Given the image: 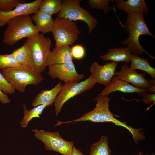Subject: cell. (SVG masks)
<instances>
[{"label":"cell","instance_id":"30bf717a","mask_svg":"<svg viewBox=\"0 0 155 155\" xmlns=\"http://www.w3.org/2000/svg\"><path fill=\"white\" fill-rule=\"evenodd\" d=\"M48 74L53 78H58L65 82L80 81L84 76L77 72L73 61L49 66Z\"/></svg>","mask_w":155,"mask_h":155},{"label":"cell","instance_id":"6da1fadb","mask_svg":"<svg viewBox=\"0 0 155 155\" xmlns=\"http://www.w3.org/2000/svg\"><path fill=\"white\" fill-rule=\"evenodd\" d=\"M124 27L129 32V37L124 39L122 44L127 45L132 54L139 56L144 52L148 54L150 58L154 60L155 57L146 51L141 45L139 41L140 37L142 35L155 37L150 32L144 18V14L135 13L127 14Z\"/></svg>","mask_w":155,"mask_h":155},{"label":"cell","instance_id":"4316f807","mask_svg":"<svg viewBox=\"0 0 155 155\" xmlns=\"http://www.w3.org/2000/svg\"><path fill=\"white\" fill-rule=\"evenodd\" d=\"M26 2L25 0H0V11H10L20 4L26 3Z\"/></svg>","mask_w":155,"mask_h":155},{"label":"cell","instance_id":"83f0119b","mask_svg":"<svg viewBox=\"0 0 155 155\" xmlns=\"http://www.w3.org/2000/svg\"><path fill=\"white\" fill-rule=\"evenodd\" d=\"M84 47L81 45L77 44L71 48V53L73 58L80 60L83 59L85 55Z\"/></svg>","mask_w":155,"mask_h":155},{"label":"cell","instance_id":"4dcf8cb0","mask_svg":"<svg viewBox=\"0 0 155 155\" xmlns=\"http://www.w3.org/2000/svg\"><path fill=\"white\" fill-rule=\"evenodd\" d=\"M8 96L3 92L0 89V102L3 104L9 103L11 102Z\"/></svg>","mask_w":155,"mask_h":155},{"label":"cell","instance_id":"8fae6325","mask_svg":"<svg viewBox=\"0 0 155 155\" xmlns=\"http://www.w3.org/2000/svg\"><path fill=\"white\" fill-rule=\"evenodd\" d=\"M42 1L36 0L29 3H22L10 11H0V27L7 24L10 20L16 17L36 13L39 10Z\"/></svg>","mask_w":155,"mask_h":155},{"label":"cell","instance_id":"2e32d148","mask_svg":"<svg viewBox=\"0 0 155 155\" xmlns=\"http://www.w3.org/2000/svg\"><path fill=\"white\" fill-rule=\"evenodd\" d=\"M71 48L70 46L67 45L55 47L50 53L47 61V66L73 61Z\"/></svg>","mask_w":155,"mask_h":155},{"label":"cell","instance_id":"ac0fdd59","mask_svg":"<svg viewBox=\"0 0 155 155\" xmlns=\"http://www.w3.org/2000/svg\"><path fill=\"white\" fill-rule=\"evenodd\" d=\"M132 53L129 49L126 48L115 47L108 49L107 53L100 56L103 61H111L118 63L124 62L125 63L130 62V59Z\"/></svg>","mask_w":155,"mask_h":155},{"label":"cell","instance_id":"e0dca14e","mask_svg":"<svg viewBox=\"0 0 155 155\" xmlns=\"http://www.w3.org/2000/svg\"><path fill=\"white\" fill-rule=\"evenodd\" d=\"M115 7L125 11L127 14L135 13H149V9L144 0H115Z\"/></svg>","mask_w":155,"mask_h":155},{"label":"cell","instance_id":"3957f363","mask_svg":"<svg viewBox=\"0 0 155 155\" xmlns=\"http://www.w3.org/2000/svg\"><path fill=\"white\" fill-rule=\"evenodd\" d=\"M1 73L13 88L24 93L26 86L37 85L44 80L41 73L30 66L21 65L1 70Z\"/></svg>","mask_w":155,"mask_h":155},{"label":"cell","instance_id":"f546056e","mask_svg":"<svg viewBox=\"0 0 155 155\" xmlns=\"http://www.w3.org/2000/svg\"><path fill=\"white\" fill-rule=\"evenodd\" d=\"M142 100L145 102L146 104H151L153 102L155 104V94L148 93L146 92L145 93L143 96Z\"/></svg>","mask_w":155,"mask_h":155},{"label":"cell","instance_id":"d4e9b609","mask_svg":"<svg viewBox=\"0 0 155 155\" xmlns=\"http://www.w3.org/2000/svg\"><path fill=\"white\" fill-rule=\"evenodd\" d=\"M20 65L12 53L0 54V69L16 67Z\"/></svg>","mask_w":155,"mask_h":155},{"label":"cell","instance_id":"9c48e42d","mask_svg":"<svg viewBox=\"0 0 155 155\" xmlns=\"http://www.w3.org/2000/svg\"><path fill=\"white\" fill-rule=\"evenodd\" d=\"M38 140L43 142L47 150L55 151L64 155H71L74 142L66 141L61 137L58 131L51 132L37 129L32 130Z\"/></svg>","mask_w":155,"mask_h":155},{"label":"cell","instance_id":"d6986e66","mask_svg":"<svg viewBox=\"0 0 155 155\" xmlns=\"http://www.w3.org/2000/svg\"><path fill=\"white\" fill-rule=\"evenodd\" d=\"M31 17L39 32L44 34L52 32L54 22L52 16L39 10Z\"/></svg>","mask_w":155,"mask_h":155},{"label":"cell","instance_id":"f1b7e54d","mask_svg":"<svg viewBox=\"0 0 155 155\" xmlns=\"http://www.w3.org/2000/svg\"><path fill=\"white\" fill-rule=\"evenodd\" d=\"M0 89L6 94H12L16 90L12 87L0 72Z\"/></svg>","mask_w":155,"mask_h":155},{"label":"cell","instance_id":"9a60e30c","mask_svg":"<svg viewBox=\"0 0 155 155\" xmlns=\"http://www.w3.org/2000/svg\"><path fill=\"white\" fill-rule=\"evenodd\" d=\"M62 85L60 82L50 90L41 91L33 100L32 106L34 107L40 105H46L48 107L52 106L60 92Z\"/></svg>","mask_w":155,"mask_h":155},{"label":"cell","instance_id":"7c38bea8","mask_svg":"<svg viewBox=\"0 0 155 155\" xmlns=\"http://www.w3.org/2000/svg\"><path fill=\"white\" fill-rule=\"evenodd\" d=\"M118 63L107 62L103 65H100L95 61L91 65L89 71L94 77L96 83L106 86L108 85L115 75V69Z\"/></svg>","mask_w":155,"mask_h":155},{"label":"cell","instance_id":"52a82bcc","mask_svg":"<svg viewBox=\"0 0 155 155\" xmlns=\"http://www.w3.org/2000/svg\"><path fill=\"white\" fill-rule=\"evenodd\" d=\"M96 83L91 75L84 81H70L65 82L54 102L55 112L57 116L64 104L70 98L92 89Z\"/></svg>","mask_w":155,"mask_h":155},{"label":"cell","instance_id":"484cf974","mask_svg":"<svg viewBox=\"0 0 155 155\" xmlns=\"http://www.w3.org/2000/svg\"><path fill=\"white\" fill-rule=\"evenodd\" d=\"M111 0H88L87 2L89 6L93 9H102L107 13L112 9L109 7V3Z\"/></svg>","mask_w":155,"mask_h":155},{"label":"cell","instance_id":"44dd1931","mask_svg":"<svg viewBox=\"0 0 155 155\" xmlns=\"http://www.w3.org/2000/svg\"><path fill=\"white\" fill-rule=\"evenodd\" d=\"M12 54L20 65L31 66L32 61L30 46L28 39L22 46L13 50Z\"/></svg>","mask_w":155,"mask_h":155},{"label":"cell","instance_id":"5bb4252c","mask_svg":"<svg viewBox=\"0 0 155 155\" xmlns=\"http://www.w3.org/2000/svg\"><path fill=\"white\" fill-rule=\"evenodd\" d=\"M116 91L129 93L135 92L142 96L148 91L147 89L136 88L128 83L121 80L115 76L98 96H108L112 92Z\"/></svg>","mask_w":155,"mask_h":155},{"label":"cell","instance_id":"7402d4cb","mask_svg":"<svg viewBox=\"0 0 155 155\" xmlns=\"http://www.w3.org/2000/svg\"><path fill=\"white\" fill-rule=\"evenodd\" d=\"M23 106L24 117L20 122L22 128L26 127L30 121L34 118H40V115H41L44 109L47 106L46 105H40L34 107L30 110L27 109L26 104L23 103Z\"/></svg>","mask_w":155,"mask_h":155},{"label":"cell","instance_id":"1f68e13d","mask_svg":"<svg viewBox=\"0 0 155 155\" xmlns=\"http://www.w3.org/2000/svg\"><path fill=\"white\" fill-rule=\"evenodd\" d=\"M150 86L148 91L150 92L154 93L155 92V78L153 80H150Z\"/></svg>","mask_w":155,"mask_h":155},{"label":"cell","instance_id":"7a4b0ae2","mask_svg":"<svg viewBox=\"0 0 155 155\" xmlns=\"http://www.w3.org/2000/svg\"><path fill=\"white\" fill-rule=\"evenodd\" d=\"M110 100V98L107 96L97 97L96 99L97 103L95 108L86 114L87 120L94 122H111L117 126L125 127L131 133L136 144H138L140 140L142 141L145 139V135L140 131L142 129L133 128L127 125L126 122H122L113 116L115 115L111 113L109 108Z\"/></svg>","mask_w":155,"mask_h":155},{"label":"cell","instance_id":"4fadbf2b","mask_svg":"<svg viewBox=\"0 0 155 155\" xmlns=\"http://www.w3.org/2000/svg\"><path fill=\"white\" fill-rule=\"evenodd\" d=\"M115 75L119 79L131 83L136 88L148 89L149 87L150 81L145 78L146 74L139 73L131 69L126 63L122 66L120 70L115 73Z\"/></svg>","mask_w":155,"mask_h":155},{"label":"cell","instance_id":"5b68a950","mask_svg":"<svg viewBox=\"0 0 155 155\" xmlns=\"http://www.w3.org/2000/svg\"><path fill=\"white\" fill-rule=\"evenodd\" d=\"M30 48L32 63L31 67L41 73L47 66V61L51 52L52 44L51 38L42 33L34 34L27 38Z\"/></svg>","mask_w":155,"mask_h":155},{"label":"cell","instance_id":"277c9868","mask_svg":"<svg viewBox=\"0 0 155 155\" xmlns=\"http://www.w3.org/2000/svg\"><path fill=\"white\" fill-rule=\"evenodd\" d=\"M33 21L32 17L28 15L19 16L10 20L3 32V43L7 45H13L24 38H28L38 33L39 32Z\"/></svg>","mask_w":155,"mask_h":155},{"label":"cell","instance_id":"836d02e7","mask_svg":"<svg viewBox=\"0 0 155 155\" xmlns=\"http://www.w3.org/2000/svg\"><path fill=\"white\" fill-rule=\"evenodd\" d=\"M146 155H155V154L154 153H153L152 154H146Z\"/></svg>","mask_w":155,"mask_h":155},{"label":"cell","instance_id":"8992f818","mask_svg":"<svg viewBox=\"0 0 155 155\" xmlns=\"http://www.w3.org/2000/svg\"><path fill=\"white\" fill-rule=\"evenodd\" d=\"M52 31L55 47L72 45L78 39L80 31L77 24L68 19L57 16Z\"/></svg>","mask_w":155,"mask_h":155},{"label":"cell","instance_id":"ba28073f","mask_svg":"<svg viewBox=\"0 0 155 155\" xmlns=\"http://www.w3.org/2000/svg\"><path fill=\"white\" fill-rule=\"evenodd\" d=\"M81 0H63L61 9L57 16L72 21L80 20L84 21L88 26V33L90 34L96 27L98 21L90 12L81 7Z\"/></svg>","mask_w":155,"mask_h":155},{"label":"cell","instance_id":"d6a6232c","mask_svg":"<svg viewBox=\"0 0 155 155\" xmlns=\"http://www.w3.org/2000/svg\"><path fill=\"white\" fill-rule=\"evenodd\" d=\"M71 155H84L81 151L77 148L74 146H73L72 152Z\"/></svg>","mask_w":155,"mask_h":155},{"label":"cell","instance_id":"cb8c5ba5","mask_svg":"<svg viewBox=\"0 0 155 155\" xmlns=\"http://www.w3.org/2000/svg\"><path fill=\"white\" fill-rule=\"evenodd\" d=\"M63 1L62 0H42L39 7V10L52 16L61 11Z\"/></svg>","mask_w":155,"mask_h":155},{"label":"cell","instance_id":"603a6c76","mask_svg":"<svg viewBox=\"0 0 155 155\" xmlns=\"http://www.w3.org/2000/svg\"><path fill=\"white\" fill-rule=\"evenodd\" d=\"M89 155H111L108 138L106 136H102L99 141L93 144L91 146Z\"/></svg>","mask_w":155,"mask_h":155},{"label":"cell","instance_id":"ffe728a7","mask_svg":"<svg viewBox=\"0 0 155 155\" xmlns=\"http://www.w3.org/2000/svg\"><path fill=\"white\" fill-rule=\"evenodd\" d=\"M130 61V68L133 70L137 69L144 71L149 74L153 79L155 78V69L150 65L147 58H144L135 54H132Z\"/></svg>","mask_w":155,"mask_h":155},{"label":"cell","instance_id":"e575fe53","mask_svg":"<svg viewBox=\"0 0 155 155\" xmlns=\"http://www.w3.org/2000/svg\"><path fill=\"white\" fill-rule=\"evenodd\" d=\"M141 154V153H140V155H140Z\"/></svg>","mask_w":155,"mask_h":155}]
</instances>
